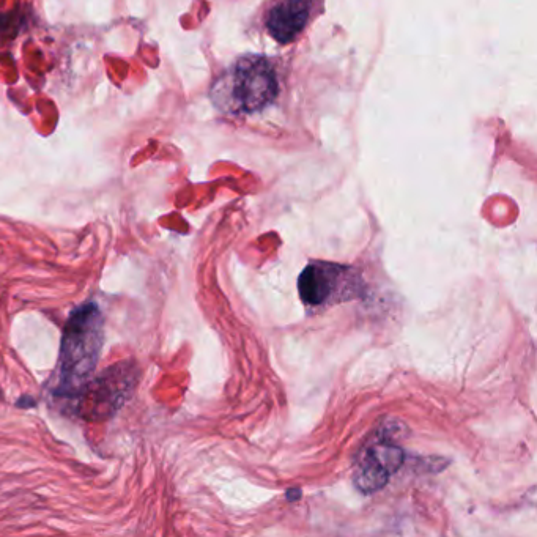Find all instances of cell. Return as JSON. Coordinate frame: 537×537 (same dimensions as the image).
Returning <instances> with one entry per match:
<instances>
[{
    "mask_svg": "<svg viewBox=\"0 0 537 537\" xmlns=\"http://www.w3.org/2000/svg\"><path fill=\"white\" fill-rule=\"evenodd\" d=\"M279 95L278 71L267 57L243 56L215 79L210 98L219 112L248 115L263 111Z\"/></svg>",
    "mask_w": 537,
    "mask_h": 537,
    "instance_id": "cell-1",
    "label": "cell"
},
{
    "mask_svg": "<svg viewBox=\"0 0 537 537\" xmlns=\"http://www.w3.org/2000/svg\"><path fill=\"white\" fill-rule=\"evenodd\" d=\"M103 331V315L97 303L84 304L71 312L60 345L57 396H79L90 382L100 361Z\"/></svg>",
    "mask_w": 537,
    "mask_h": 537,
    "instance_id": "cell-2",
    "label": "cell"
},
{
    "mask_svg": "<svg viewBox=\"0 0 537 537\" xmlns=\"http://www.w3.org/2000/svg\"><path fill=\"white\" fill-rule=\"evenodd\" d=\"M360 284V278L350 268L336 263L312 262L298 279V292L304 304L319 308L352 300L360 293Z\"/></svg>",
    "mask_w": 537,
    "mask_h": 537,
    "instance_id": "cell-3",
    "label": "cell"
},
{
    "mask_svg": "<svg viewBox=\"0 0 537 537\" xmlns=\"http://www.w3.org/2000/svg\"><path fill=\"white\" fill-rule=\"evenodd\" d=\"M136 374L128 364L111 367L95 382H89L81 393L82 410L87 419L100 421L114 415L128 399V389L134 388Z\"/></svg>",
    "mask_w": 537,
    "mask_h": 537,
    "instance_id": "cell-4",
    "label": "cell"
},
{
    "mask_svg": "<svg viewBox=\"0 0 537 537\" xmlns=\"http://www.w3.org/2000/svg\"><path fill=\"white\" fill-rule=\"evenodd\" d=\"M323 0H278L265 18L268 34L281 45L297 40L311 23L312 16L322 10Z\"/></svg>",
    "mask_w": 537,
    "mask_h": 537,
    "instance_id": "cell-5",
    "label": "cell"
},
{
    "mask_svg": "<svg viewBox=\"0 0 537 537\" xmlns=\"http://www.w3.org/2000/svg\"><path fill=\"white\" fill-rule=\"evenodd\" d=\"M404 462V451L391 443H377L366 449L356 468L355 482L364 493L382 489L389 476L394 475Z\"/></svg>",
    "mask_w": 537,
    "mask_h": 537,
    "instance_id": "cell-6",
    "label": "cell"
}]
</instances>
